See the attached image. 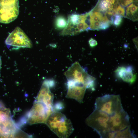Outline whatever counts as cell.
Here are the masks:
<instances>
[{"mask_svg":"<svg viewBox=\"0 0 138 138\" xmlns=\"http://www.w3.org/2000/svg\"><path fill=\"white\" fill-rule=\"evenodd\" d=\"M133 132L131 131L130 126L122 130L110 131L107 133L105 138H135Z\"/></svg>","mask_w":138,"mask_h":138,"instance_id":"4fadbf2b","label":"cell"},{"mask_svg":"<svg viewBox=\"0 0 138 138\" xmlns=\"http://www.w3.org/2000/svg\"><path fill=\"white\" fill-rule=\"evenodd\" d=\"M54 81L52 79H45L43 82L35 101L42 102L53 108L54 94L51 92L50 87H53Z\"/></svg>","mask_w":138,"mask_h":138,"instance_id":"30bf717a","label":"cell"},{"mask_svg":"<svg viewBox=\"0 0 138 138\" xmlns=\"http://www.w3.org/2000/svg\"><path fill=\"white\" fill-rule=\"evenodd\" d=\"M45 124L59 138L68 137L74 130L70 120L64 114L56 111L50 114Z\"/></svg>","mask_w":138,"mask_h":138,"instance_id":"6da1fadb","label":"cell"},{"mask_svg":"<svg viewBox=\"0 0 138 138\" xmlns=\"http://www.w3.org/2000/svg\"><path fill=\"white\" fill-rule=\"evenodd\" d=\"M137 12V6L134 3H132L126 8L125 17L133 21H136L138 19Z\"/></svg>","mask_w":138,"mask_h":138,"instance_id":"9a60e30c","label":"cell"},{"mask_svg":"<svg viewBox=\"0 0 138 138\" xmlns=\"http://www.w3.org/2000/svg\"><path fill=\"white\" fill-rule=\"evenodd\" d=\"M14 123L10 110L0 106V137H7L13 130Z\"/></svg>","mask_w":138,"mask_h":138,"instance_id":"9c48e42d","label":"cell"},{"mask_svg":"<svg viewBox=\"0 0 138 138\" xmlns=\"http://www.w3.org/2000/svg\"><path fill=\"white\" fill-rule=\"evenodd\" d=\"M67 23V21L65 17L62 16H57L55 20V25L57 29H62L64 28Z\"/></svg>","mask_w":138,"mask_h":138,"instance_id":"2e32d148","label":"cell"},{"mask_svg":"<svg viewBox=\"0 0 138 138\" xmlns=\"http://www.w3.org/2000/svg\"><path fill=\"white\" fill-rule=\"evenodd\" d=\"M19 13L18 0H0V22L8 24L15 20Z\"/></svg>","mask_w":138,"mask_h":138,"instance_id":"5b68a950","label":"cell"},{"mask_svg":"<svg viewBox=\"0 0 138 138\" xmlns=\"http://www.w3.org/2000/svg\"><path fill=\"white\" fill-rule=\"evenodd\" d=\"M117 5L112 4L108 0H99L93 9L99 12H107L114 10Z\"/></svg>","mask_w":138,"mask_h":138,"instance_id":"5bb4252c","label":"cell"},{"mask_svg":"<svg viewBox=\"0 0 138 138\" xmlns=\"http://www.w3.org/2000/svg\"><path fill=\"white\" fill-rule=\"evenodd\" d=\"M54 111L44 103L35 101L28 113V121L30 124L45 123L48 117Z\"/></svg>","mask_w":138,"mask_h":138,"instance_id":"277c9868","label":"cell"},{"mask_svg":"<svg viewBox=\"0 0 138 138\" xmlns=\"http://www.w3.org/2000/svg\"><path fill=\"white\" fill-rule=\"evenodd\" d=\"M122 21V16L119 15H117L115 16L114 17V18L113 24L115 26H118L120 25Z\"/></svg>","mask_w":138,"mask_h":138,"instance_id":"ac0fdd59","label":"cell"},{"mask_svg":"<svg viewBox=\"0 0 138 138\" xmlns=\"http://www.w3.org/2000/svg\"><path fill=\"white\" fill-rule=\"evenodd\" d=\"M109 116L106 113L95 109L85 120L86 124L95 131L100 137L105 138L110 131Z\"/></svg>","mask_w":138,"mask_h":138,"instance_id":"7a4b0ae2","label":"cell"},{"mask_svg":"<svg viewBox=\"0 0 138 138\" xmlns=\"http://www.w3.org/2000/svg\"><path fill=\"white\" fill-rule=\"evenodd\" d=\"M111 22L109 21L101 22H100L99 30H105L110 26Z\"/></svg>","mask_w":138,"mask_h":138,"instance_id":"d6986e66","label":"cell"},{"mask_svg":"<svg viewBox=\"0 0 138 138\" xmlns=\"http://www.w3.org/2000/svg\"><path fill=\"white\" fill-rule=\"evenodd\" d=\"M1 65H2V61H1V56L0 55V76H1L0 70L1 69Z\"/></svg>","mask_w":138,"mask_h":138,"instance_id":"603a6c76","label":"cell"},{"mask_svg":"<svg viewBox=\"0 0 138 138\" xmlns=\"http://www.w3.org/2000/svg\"><path fill=\"white\" fill-rule=\"evenodd\" d=\"M50 45L53 48H56V45L55 44H51Z\"/></svg>","mask_w":138,"mask_h":138,"instance_id":"7402d4cb","label":"cell"},{"mask_svg":"<svg viewBox=\"0 0 138 138\" xmlns=\"http://www.w3.org/2000/svg\"><path fill=\"white\" fill-rule=\"evenodd\" d=\"M64 75L67 80H71L83 83L86 88L96 78L88 74L82 67L78 62H76L65 72Z\"/></svg>","mask_w":138,"mask_h":138,"instance_id":"8992f818","label":"cell"},{"mask_svg":"<svg viewBox=\"0 0 138 138\" xmlns=\"http://www.w3.org/2000/svg\"><path fill=\"white\" fill-rule=\"evenodd\" d=\"M110 131L122 130L130 126L129 116L123 109L109 116Z\"/></svg>","mask_w":138,"mask_h":138,"instance_id":"ba28073f","label":"cell"},{"mask_svg":"<svg viewBox=\"0 0 138 138\" xmlns=\"http://www.w3.org/2000/svg\"><path fill=\"white\" fill-rule=\"evenodd\" d=\"M137 1V0H121L118 2L121 5L123 6H126L130 4L134 1Z\"/></svg>","mask_w":138,"mask_h":138,"instance_id":"ffe728a7","label":"cell"},{"mask_svg":"<svg viewBox=\"0 0 138 138\" xmlns=\"http://www.w3.org/2000/svg\"><path fill=\"white\" fill-rule=\"evenodd\" d=\"M9 46L16 48H31L32 42L24 32L17 27L9 34L5 41Z\"/></svg>","mask_w":138,"mask_h":138,"instance_id":"52a82bcc","label":"cell"},{"mask_svg":"<svg viewBox=\"0 0 138 138\" xmlns=\"http://www.w3.org/2000/svg\"><path fill=\"white\" fill-rule=\"evenodd\" d=\"M88 43L90 47L92 48L96 46L98 44L97 41L92 38L89 40Z\"/></svg>","mask_w":138,"mask_h":138,"instance_id":"44dd1931","label":"cell"},{"mask_svg":"<svg viewBox=\"0 0 138 138\" xmlns=\"http://www.w3.org/2000/svg\"><path fill=\"white\" fill-rule=\"evenodd\" d=\"M116 10L117 14L125 17V9L123 6L119 5H117L116 8Z\"/></svg>","mask_w":138,"mask_h":138,"instance_id":"e0dca14e","label":"cell"},{"mask_svg":"<svg viewBox=\"0 0 138 138\" xmlns=\"http://www.w3.org/2000/svg\"><path fill=\"white\" fill-rule=\"evenodd\" d=\"M133 71V67L131 66L126 68L120 66L118 67L115 72L117 76L123 81L132 84L135 82L136 77Z\"/></svg>","mask_w":138,"mask_h":138,"instance_id":"7c38bea8","label":"cell"},{"mask_svg":"<svg viewBox=\"0 0 138 138\" xmlns=\"http://www.w3.org/2000/svg\"><path fill=\"white\" fill-rule=\"evenodd\" d=\"M67 90L66 97L74 99L80 103L82 102L87 89L86 86L72 83H67Z\"/></svg>","mask_w":138,"mask_h":138,"instance_id":"8fae6325","label":"cell"},{"mask_svg":"<svg viewBox=\"0 0 138 138\" xmlns=\"http://www.w3.org/2000/svg\"><path fill=\"white\" fill-rule=\"evenodd\" d=\"M95 109L109 116L123 109L119 95L113 94H106L97 98L95 103Z\"/></svg>","mask_w":138,"mask_h":138,"instance_id":"3957f363","label":"cell"}]
</instances>
